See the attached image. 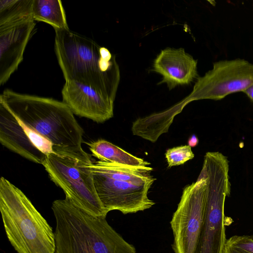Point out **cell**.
Returning a JSON list of instances; mask_svg holds the SVG:
<instances>
[{
	"label": "cell",
	"instance_id": "cell-1",
	"mask_svg": "<svg viewBox=\"0 0 253 253\" xmlns=\"http://www.w3.org/2000/svg\"><path fill=\"white\" fill-rule=\"evenodd\" d=\"M54 49L65 81L87 86L114 102L119 66L106 47L69 29H55Z\"/></svg>",
	"mask_w": 253,
	"mask_h": 253
},
{
	"label": "cell",
	"instance_id": "cell-2",
	"mask_svg": "<svg viewBox=\"0 0 253 253\" xmlns=\"http://www.w3.org/2000/svg\"><path fill=\"white\" fill-rule=\"evenodd\" d=\"M51 209L56 221L55 253H136L108 223L68 200H56Z\"/></svg>",
	"mask_w": 253,
	"mask_h": 253
},
{
	"label": "cell",
	"instance_id": "cell-3",
	"mask_svg": "<svg viewBox=\"0 0 253 253\" xmlns=\"http://www.w3.org/2000/svg\"><path fill=\"white\" fill-rule=\"evenodd\" d=\"M0 101L27 126L50 141L53 147H81L83 129L63 101L9 89L3 90Z\"/></svg>",
	"mask_w": 253,
	"mask_h": 253
},
{
	"label": "cell",
	"instance_id": "cell-4",
	"mask_svg": "<svg viewBox=\"0 0 253 253\" xmlns=\"http://www.w3.org/2000/svg\"><path fill=\"white\" fill-rule=\"evenodd\" d=\"M0 211L7 237L18 253H55L52 228L25 194L3 176Z\"/></svg>",
	"mask_w": 253,
	"mask_h": 253
},
{
	"label": "cell",
	"instance_id": "cell-5",
	"mask_svg": "<svg viewBox=\"0 0 253 253\" xmlns=\"http://www.w3.org/2000/svg\"><path fill=\"white\" fill-rule=\"evenodd\" d=\"M92 162L82 147H53L42 165L51 180L63 190L65 199L91 215L106 217L89 168Z\"/></svg>",
	"mask_w": 253,
	"mask_h": 253
},
{
	"label": "cell",
	"instance_id": "cell-6",
	"mask_svg": "<svg viewBox=\"0 0 253 253\" xmlns=\"http://www.w3.org/2000/svg\"><path fill=\"white\" fill-rule=\"evenodd\" d=\"M229 162L219 152L204 156L199 177L207 181L204 215L194 253H223L226 241L224 204L230 195Z\"/></svg>",
	"mask_w": 253,
	"mask_h": 253
},
{
	"label": "cell",
	"instance_id": "cell-7",
	"mask_svg": "<svg viewBox=\"0 0 253 253\" xmlns=\"http://www.w3.org/2000/svg\"><path fill=\"white\" fill-rule=\"evenodd\" d=\"M207 187L206 179L198 177L183 189L170 222L174 253H195L204 218Z\"/></svg>",
	"mask_w": 253,
	"mask_h": 253
},
{
	"label": "cell",
	"instance_id": "cell-8",
	"mask_svg": "<svg viewBox=\"0 0 253 253\" xmlns=\"http://www.w3.org/2000/svg\"><path fill=\"white\" fill-rule=\"evenodd\" d=\"M253 84V64L243 59L215 62L212 69L199 77L187 104L201 99L219 100L233 93L243 92Z\"/></svg>",
	"mask_w": 253,
	"mask_h": 253
},
{
	"label": "cell",
	"instance_id": "cell-9",
	"mask_svg": "<svg viewBox=\"0 0 253 253\" xmlns=\"http://www.w3.org/2000/svg\"><path fill=\"white\" fill-rule=\"evenodd\" d=\"M0 142L10 151L41 165L53 148L50 141L22 122L1 101Z\"/></svg>",
	"mask_w": 253,
	"mask_h": 253
},
{
	"label": "cell",
	"instance_id": "cell-10",
	"mask_svg": "<svg viewBox=\"0 0 253 253\" xmlns=\"http://www.w3.org/2000/svg\"><path fill=\"white\" fill-rule=\"evenodd\" d=\"M90 169L97 194L107 213L113 210L119 211L124 214L135 213L155 205L148 197L151 184L114 180Z\"/></svg>",
	"mask_w": 253,
	"mask_h": 253
},
{
	"label": "cell",
	"instance_id": "cell-11",
	"mask_svg": "<svg viewBox=\"0 0 253 253\" xmlns=\"http://www.w3.org/2000/svg\"><path fill=\"white\" fill-rule=\"evenodd\" d=\"M61 93L62 101L76 115L97 123L113 117L114 101L89 86L74 81H65Z\"/></svg>",
	"mask_w": 253,
	"mask_h": 253
},
{
	"label": "cell",
	"instance_id": "cell-12",
	"mask_svg": "<svg viewBox=\"0 0 253 253\" xmlns=\"http://www.w3.org/2000/svg\"><path fill=\"white\" fill-rule=\"evenodd\" d=\"M35 26L31 20L0 28V85L4 84L18 68Z\"/></svg>",
	"mask_w": 253,
	"mask_h": 253
},
{
	"label": "cell",
	"instance_id": "cell-13",
	"mask_svg": "<svg viewBox=\"0 0 253 253\" xmlns=\"http://www.w3.org/2000/svg\"><path fill=\"white\" fill-rule=\"evenodd\" d=\"M197 61L182 48H167L155 59L154 70L163 76L169 89L179 85L190 84L198 76Z\"/></svg>",
	"mask_w": 253,
	"mask_h": 253
},
{
	"label": "cell",
	"instance_id": "cell-14",
	"mask_svg": "<svg viewBox=\"0 0 253 253\" xmlns=\"http://www.w3.org/2000/svg\"><path fill=\"white\" fill-rule=\"evenodd\" d=\"M90 169L114 180L138 184H151L156 179L151 174L153 168H137L97 161L90 164Z\"/></svg>",
	"mask_w": 253,
	"mask_h": 253
},
{
	"label": "cell",
	"instance_id": "cell-15",
	"mask_svg": "<svg viewBox=\"0 0 253 253\" xmlns=\"http://www.w3.org/2000/svg\"><path fill=\"white\" fill-rule=\"evenodd\" d=\"M87 144L92 155L101 161L137 168H145L150 165L149 162L104 139H98Z\"/></svg>",
	"mask_w": 253,
	"mask_h": 253
},
{
	"label": "cell",
	"instance_id": "cell-16",
	"mask_svg": "<svg viewBox=\"0 0 253 253\" xmlns=\"http://www.w3.org/2000/svg\"><path fill=\"white\" fill-rule=\"evenodd\" d=\"M34 21H42L55 29H69L65 12L60 0H33Z\"/></svg>",
	"mask_w": 253,
	"mask_h": 253
},
{
	"label": "cell",
	"instance_id": "cell-17",
	"mask_svg": "<svg viewBox=\"0 0 253 253\" xmlns=\"http://www.w3.org/2000/svg\"><path fill=\"white\" fill-rule=\"evenodd\" d=\"M33 0H0V28L33 20Z\"/></svg>",
	"mask_w": 253,
	"mask_h": 253
},
{
	"label": "cell",
	"instance_id": "cell-18",
	"mask_svg": "<svg viewBox=\"0 0 253 253\" xmlns=\"http://www.w3.org/2000/svg\"><path fill=\"white\" fill-rule=\"evenodd\" d=\"M223 253H253V238L234 235L226 240Z\"/></svg>",
	"mask_w": 253,
	"mask_h": 253
},
{
	"label": "cell",
	"instance_id": "cell-19",
	"mask_svg": "<svg viewBox=\"0 0 253 253\" xmlns=\"http://www.w3.org/2000/svg\"><path fill=\"white\" fill-rule=\"evenodd\" d=\"M166 158L169 169L173 166L182 165L194 157L191 147L188 145L173 147L167 150Z\"/></svg>",
	"mask_w": 253,
	"mask_h": 253
},
{
	"label": "cell",
	"instance_id": "cell-20",
	"mask_svg": "<svg viewBox=\"0 0 253 253\" xmlns=\"http://www.w3.org/2000/svg\"><path fill=\"white\" fill-rule=\"evenodd\" d=\"M199 143V139L195 134L192 135L188 140V145L191 147L196 146Z\"/></svg>",
	"mask_w": 253,
	"mask_h": 253
},
{
	"label": "cell",
	"instance_id": "cell-21",
	"mask_svg": "<svg viewBox=\"0 0 253 253\" xmlns=\"http://www.w3.org/2000/svg\"><path fill=\"white\" fill-rule=\"evenodd\" d=\"M243 92L253 102V84L244 91Z\"/></svg>",
	"mask_w": 253,
	"mask_h": 253
}]
</instances>
